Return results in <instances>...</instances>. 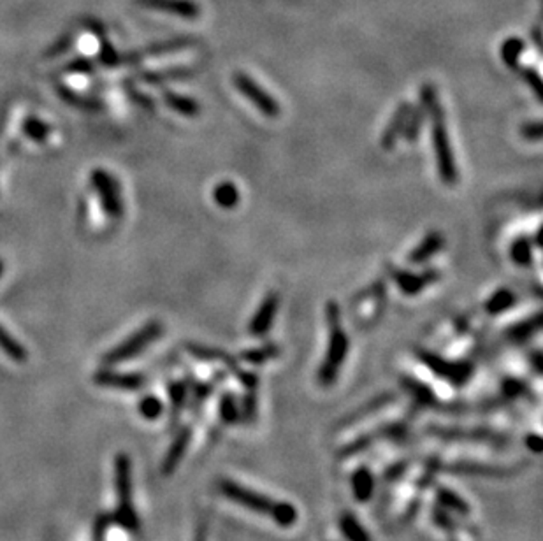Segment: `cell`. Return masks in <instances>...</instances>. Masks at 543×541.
<instances>
[{
    "label": "cell",
    "instance_id": "7c38bea8",
    "mask_svg": "<svg viewBox=\"0 0 543 541\" xmlns=\"http://www.w3.org/2000/svg\"><path fill=\"white\" fill-rule=\"evenodd\" d=\"M433 432L443 438H453V440H468L475 443H487V445H503L505 440L503 436L491 431H462V429H433Z\"/></svg>",
    "mask_w": 543,
    "mask_h": 541
},
{
    "label": "cell",
    "instance_id": "d4e9b609",
    "mask_svg": "<svg viewBox=\"0 0 543 541\" xmlns=\"http://www.w3.org/2000/svg\"><path fill=\"white\" fill-rule=\"evenodd\" d=\"M436 496H438L440 504H442L445 510L453 511V513H459V515L462 517H468L469 513H471L468 503H466L461 496H457L456 492H452L450 489H443V487H440Z\"/></svg>",
    "mask_w": 543,
    "mask_h": 541
},
{
    "label": "cell",
    "instance_id": "ac0fdd59",
    "mask_svg": "<svg viewBox=\"0 0 543 541\" xmlns=\"http://www.w3.org/2000/svg\"><path fill=\"white\" fill-rule=\"evenodd\" d=\"M187 350L190 352V355H194L195 359H201V361H220L225 366H228L231 369L236 371L237 364L227 352L218 348H211V346H203V345H187Z\"/></svg>",
    "mask_w": 543,
    "mask_h": 541
},
{
    "label": "cell",
    "instance_id": "5bb4252c",
    "mask_svg": "<svg viewBox=\"0 0 543 541\" xmlns=\"http://www.w3.org/2000/svg\"><path fill=\"white\" fill-rule=\"evenodd\" d=\"M352 490L353 497L359 503H366L373 497L375 492V476L367 467H359L352 476Z\"/></svg>",
    "mask_w": 543,
    "mask_h": 541
},
{
    "label": "cell",
    "instance_id": "5b68a950",
    "mask_svg": "<svg viewBox=\"0 0 543 541\" xmlns=\"http://www.w3.org/2000/svg\"><path fill=\"white\" fill-rule=\"evenodd\" d=\"M233 83L236 87V90L250 102L251 105H255L264 117L267 118H278L281 113V108L278 104L276 98L271 94H267L262 87H260L253 78H250L244 72H236L233 76Z\"/></svg>",
    "mask_w": 543,
    "mask_h": 541
},
{
    "label": "cell",
    "instance_id": "8d00e7d4",
    "mask_svg": "<svg viewBox=\"0 0 543 541\" xmlns=\"http://www.w3.org/2000/svg\"><path fill=\"white\" fill-rule=\"evenodd\" d=\"M0 346L8 352V355H11L12 359H16V361H22V359H25V354H22V348H19L18 345H16L15 341L11 339V336L6 334L2 329H0Z\"/></svg>",
    "mask_w": 543,
    "mask_h": 541
},
{
    "label": "cell",
    "instance_id": "d6a6232c",
    "mask_svg": "<svg viewBox=\"0 0 543 541\" xmlns=\"http://www.w3.org/2000/svg\"><path fill=\"white\" fill-rule=\"evenodd\" d=\"M139 410H141L142 417L148 418V420H155L162 415V402L158 401L157 397H147L141 401V406H139Z\"/></svg>",
    "mask_w": 543,
    "mask_h": 541
},
{
    "label": "cell",
    "instance_id": "30bf717a",
    "mask_svg": "<svg viewBox=\"0 0 543 541\" xmlns=\"http://www.w3.org/2000/svg\"><path fill=\"white\" fill-rule=\"evenodd\" d=\"M410 110H412V105H410L408 102H401V104L396 108V111H394L392 118H390L385 130H383L382 139H380V144H382V148L385 151L392 150L397 144V141H399V137L403 135V128H405Z\"/></svg>",
    "mask_w": 543,
    "mask_h": 541
},
{
    "label": "cell",
    "instance_id": "f35d334b",
    "mask_svg": "<svg viewBox=\"0 0 543 541\" xmlns=\"http://www.w3.org/2000/svg\"><path fill=\"white\" fill-rule=\"evenodd\" d=\"M531 361H533V368H535V372L536 375H542V368H543V355L540 350H535L531 355Z\"/></svg>",
    "mask_w": 543,
    "mask_h": 541
},
{
    "label": "cell",
    "instance_id": "4fadbf2b",
    "mask_svg": "<svg viewBox=\"0 0 543 541\" xmlns=\"http://www.w3.org/2000/svg\"><path fill=\"white\" fill-rule=\"evenodd\" d=\"M540 329H542V315L535 313V315L529 316V318H524L521 320V322L510 325V327L506 329V338L512 343L521 345V343H526L529 338H533Z\"/></svg>",
    "mask_w": 543,
    "mask_h": 541
},
{
    "label": "cell",
    "instance_id": "cb8c5ba5",
    "mask_svg": "<svg viewBox=\"0 0 543 541\" xmlns=\"http://www.w3.org/2000/svg\"><path fill=\"white\" fill-rule=\"evenodd\" d=\"M340 529L349 541H371L367 531L359 524L352 513H343L340 519Z\"/></svg>",
    "mask_w": 543,
    "mask_h": 541
},
{
    "label": "cell",
    "instance_id": "44dd1931",
    "mask_svg": "<svg viewBox=\"0 0 543 541\" xmlns=\"http://www.w3.org/2000/svg\"><path fill=\"white\" fill-rule=\"evenodd\" d=\"M426 117H427V113H426V110H424L422 104L410 110L408 118H406L405 128H403V135H405V139L408 141L410 144H413L415 141H419Z\"/></svg>",
    "mask_w": 543,
    "mask_h": 541
},
{
    "label": "cell",
    "instance_id": "2e32d148",
    "mask_svg": "<svg viewBox=\"0 0 543 541\" xmlns=\"http://www.w3.org/2000/svg\"><path fill=\"white\" fill-rule=\"evenodd\" d=\"M188 441H190V427H185L183 431L178 434V438L174 440V443L171 445V448H169V454L164 461V466H162L164 473H173V471L176 470L178 463H180L181 457L185 455V450H187Z\"/></svg>",
    "mask_w": 543,
    "mask_h": 541
},
{
    "label": "cell",
    "instance_id": "7402d4cb",
    "mask_svg": "<svg viewBox=\"0 0 543 541\" xmlns=\"http://www.w3.org/2000/svg\"><path fill=\"white\" fill-rule=\"evenodd\" d=\"M449 471L453 473H462V474H482V476H503V474H512L515 473V470H506V467H498V466H485V464H469V463H459L453 464L449 467Z\"/></svg>",
    "mask_w": 543,
    "mask_h": 541
},
{
    "label": "cell",
    "instance_id": "83f0119b",
    "mask_svg": "<svg viewBox=\"0 0 543 541\" xmlns=\"http://www.w3.org/2000/svg\"><path fill=\"white\" fill-rule=\"evenodd\" d=\"M271 519L280 527H292L297 522L296 506L290 503H283V501H276V506H274Z\"/></svg>",
    "mask_w": 543,
    "mask_h": 541
},
{
    "label": "cell",
    "instance_id": "e575fe53",
    "mask_svg": "<svg viewBox=\"0 0 543 541\" xmlns=\"http://www.w3.org/2000/svg\"><path fill=\"white\" fill-rule=\"evenodd\" d=\"M542 130H543L542 121L535 120L522 125L521 134L526 141H529V143H540V141H542Z\"/></svg>",
    "mask_w": 543,
    "mask_h": 541
},
{
    "label": "cell",
    "instance_id": "d6986e66",
    "mask_svg": "<svg viewBox=\"0 0 543 541\" xmlns=\"http://www.w3.org/2000/svg\"><path fill=\"white\" fill-rule=\"evenodd\" d=\"M240 190H237L236 184L231 183V181H222V183H218L217 187H215L213 200L217 206L224 207V209H233V207H236L237 204H240Z\"/></svg>",
    "mask_w": 543,
    "mask_h": 541
},
{
    "label": "cell",
    "instance_id": "52a82bcc",
    "mask_svg": "<svg viewBox=\"0 0 543 541\" xmlns=\"http://www.w3.org/2000/svg\"><path fill=\"white\" fill-rule=\"evenodd\" d=\"M160 323L158 322H151L148 323L147 327H142L137 334L132 336L127 343H124L122 346H118L111 355H109V362H120V361H127V359L135 357L139 352L147 348L151 341L158 338L160 334Z\"/></svg>",
    "mask_w": 543,
    "mask_h": 541
},
{
    "label": "cell",
    "instance_id": "ffe728a7",
    "mask_svg": "<svg viewBox=\"0 0 543 541\" xmlns=\"http://www.w3.org/2000/svg\"><path fill=\"white\" fill-rule=\"evenodd\" d=\"M278 355H280V346L274 345V343H267V345L257 346V348L243 350L240 359L251 366H260L264 362L271 361V359H276Z\"/></svg>",
    "mask_w": 543,
    "mask_h": 541
},
{
    "label": "cell",
    "instance_id": "4dcf8cb0",
    "mask_svg": "<svg viewBox=\"0 0 543 541\" xmlns=\"http://www.w3.org/2000/svg\"><path fill=\"white\" fill-rule=\"evenodd\" d=\"M99 380L106 385L120 388H139L142 385L141 376L134 375H102Z\"/></svg>",
    "mask_w": 543,
    "mask_h": 541
},
{
    "label": "cell",
    "instance_id": "484cf974",
    "mask_svg": "<svg viewBox=\"0 0 543 541\" xmlns=\"http://www.w3.org/2000/svg\"><path fill=\"white\" fill-rule=\"evenodd\" d=\"M510 259L521 267H529L533 264V245L528 237H519L510 245Z\"/></svg>",
    "mask_w": 543,
    "mask_h": 541
},
{
    "label": "cell",
    "instance_id": "d590c367",
    "mask_svg": "<svg viewBox=\"0 0 543 541\" xmlns=\"http://www.w3.org/2000/svg\"><path fill=\"white\" fill-rule=\"evenodd\" d=\"M503 392H505V395L513 399L524 397V395H528V387H526L521 380L508 378V380H505V384H503Z\"/></svg>",
    "mask_w": 543,
    "mask_h": 541
},
{
    "label": "cell",
    "instance_id": "3957f363",
    "mask_svg": "<svg viewBox=\"0 0 543 541\" xmlns=\"http://www.w3.org/2000/svg\"><path fill=\"white\" fill-rule=\"evenodd\" d=\"M417 357L433 375L449 381V384L456 385V387H462V385L468 384L469 378L473 376V371H475L471 362L449 361V359L442 357V355L435 354V352H429V350L419 348L417 350Z\"/></svg>",
    "mask_w": 543,
    "mask_h": 541
},
{
    "label": "cell",
    "instance_id": "ab89813d",
    "mask_svg": "<svg viewBox=\"0 0 543 541\" xmlns=\"http://www.w3.org/2000/svg\"><path fill=\"white\" fill-rule=\"evenodd\" d=\"M206 524H201V527L197 529V536H195V541H206Z\"/></svg>",
    "mask_w": 543,
    "mask_h": 541
},
{
    "label": "cell",
    "instance_id": "603a6c76",
    "mask_svg": "<svg viewBox=\"0 0 543 541\" xmlns=\"http://www.w3.org/2000/svg\"><path fill=\"white\" fill-rule=\"evenodd\" d=\"M401 384L408 390V394L412 395L413 401L417 402V406H433L436 402V397L431 388L420 384L419 380H413V378L405 376V378H401Z\"/></svg>",
    "mask_w": 543,
    "mask_h": 541
},
{
    "label": "cell",
    "instance_id": "9a60e30c",
    "mask_svg": "<svg viewBox=\"0 0 543 541\" xmlns=\"http://www.w3.org/2000/svg\"><path fill=\"white\" fill-rule=\"evenodd\" d=\"M517 302V295L515 292L510 289H498L491 297H489L485 304H483V309L487 315L498 316L503 315V313L508 311L510 308H513Z\"/></svg>",
    "mask_w": 543,
    "mask_h": 541
},
{
    "label": "cell",
    "instance_id": "7a4b0ae2",
    "mask_svg": "<svg viewBox=\"0 0 543 541\" xmlns=\"http://www.w3.org/2000/svg\"><path fill=\"white\" fill-rule=\"evenodd\" d=\"M326 322L327 331H329V343H327L326 357L320 366L319 384L322 387H331L336 381L350 348L349 334L341 327V311L336 301H327Z\"/></svg>",
    "mask_w": 543,
    "mask_h": 541
},
{
    "label": "cell",
    "instance_id": "6da1fadb",
    "mask_svg": "<svg viewBox=\"0 0 543 541\" xmlns=\"http://www.w3.org/2000/svg\"><path fill=\"white\" fill-rule=\"evenodd\" d=\"M420 104L424 105L427 117H431L433 127V144H435L436 166H438V174L442 181L449 187H453L459 180L457 173L456 158H453L452 144H450V135L446 130V118L443 113V108L440 104L438 92L435 85H424L420 92Z\"/></svg>",
    "mask_w": 543,
    "mask_h": 541
},
{
    "label": "cell",
    "instance_id": "ba28073f",
    "mask_svg": "<svg viewBox=\"0 0 543 541\" xmlns=\"http://www.w3.org/2000/svg\"><path fill=\"white\" fill-rule=\"evenodd\" d=\"M278 308H280V293L278 292H269L262 299V302L259 304L257 311L253 313L250 320V334L255 338H260V336H266L269 332V329L273 327L274 316H276Z\"/></svg>",
    "mask_w": 543,
    "mask_h": 541
},
{
    "label": "cell",
    "instance_id": "4316f807",
    "mask_svg": "<svg viewBox=\"0 0 543 541\" xmlns=\"http://www.w3.org/2000/svg\"><path fill=\"white\" fill-rule=\"evenodd\" d=\"M522 51H524V41H522V39H506L501 46V60L505 62L506 67L515 71V69H519V60H521Z\"/></svg>",
    "mask_w": 543,
    "mask_h": 541
},
{
    "label": "cell",
    "instance_id": "74e56055",
    "mask_svg": "<svg viewBox=\"0 0 543 541\" xmlns=\"http://www.w3.org/2000/svg\"><path fill=\"white\" fill-rule=\"evenodd\" d=\"M526 447L533 452V454H540L542 450V438L538 434H531V436L526 438Z\"/></svg>",
    "mask_w": 543,
    "mask_h": 541
},
{
    "label": "cell",
    "instance_id": "e0dca14e",
    "mask_svg": "<svg viewBox=\"0 0 543 541\" xmlns=\"http://www.w3.org/2000/svg\"><path fill=\"white\" fill-rule=\"evenodd\" d=\"M164 102L176 113L183 114V117L195 118L201 113V105L197 104L195 98L185 97V95L174 94V92H165L164 94Z\"/></svg>",
    "mask_w": 543,
    "mask_h": 541
},
{
    "label": "cell",
    "instance_id": "f1b7e54d",
    "mask_svg": "<svg viewBox=\"0 0 543 541\" xmlns=\"http://www.w3.org/2000/svg\"><path fill=\"white\" fill-rule=\"evenodd\" d=\"M194 76V71L188 67H173L165 69V71L158 72H150V74L144 76L148 83H162V81H173V79H185Z\"/></svg>",
    "mask_w": 543,
    "mask_h": 541
},
{
    "label": "cell",
    "instance_id": "277c9868",
    "mask_svg": "<svg viewBox=\"0 0 543 541\" xmlns=\"http://www.w3.org/2000/svg\"><path fill=\"white\" fill-rule=\"evenodd\" d=\"M218 489H220L222 496L227 497L228 501H233V503L240 504V506L247 508V510L253 511V513L267 517L273 515L276 501H271L269 497L262 496V494L247 489V487L233 480H220L218 481Z\"/></svg>",
    "mask_w": 543,
    "mask_h": 541
},
{
    "label": "cell",
    "instance_id": "1f68e13d",
    "mask_svg": "<svg viewBox=\"0 0 543 541\" xmlns=\"http://www.w3.org/2000/svg\"><path fill=\"white\" fill-rule=\"evenodd\" d=\"M521 76L526 83H528V87L533 90L536 101L542 104L543 102V85H542V76H540V72L536 71L535 67H524L521 71Z\"/></svg>",
    "mask_w": 543,
    "mask_h": 541
},
{
    "label": "cell",
    "instance_id": "f546056e",
    "mask_svg": "<svg viewBox=\"0 0 543 541\" xmlns=\"http://www.w3.org/2000/svg\"><path fill=\"white\" fill-rule=\"evenodd\" d=\"M220 418L224 424L231 425L240 418V410H237V402L231 392H225L220 399Z\"/></svg>",
    "mask_w": 543,
    "mask_h": 541
},
{
    "label": "cell",
    "instance_id": "8fae6325",
    "mask_svg": "<svg viewBox=\"0 0 543 541\" xmlns=\"http://www.w3.org/2000/svg\"><path fill=\"white\" fill-rule=\"evenodd\" d=\"M445 245V239H443L442 232L438 230H431V232L427 234L422 241H420L419 245L410 252L408 255V262L410 264H424L427 260L435 257L440 250L443 248Z\"/></svg>",
    "mask_w": 543,
    "mask_h": 541
},
{
    "label": "cell",
    "instance_id": "9c48e42d",
    "mask_svg": "<svg viewBox=\"0 0 543 541\" xmlns=\"http://www.w3.org/2000/svg\"><path fill=\"white\" fill-rule=\"evenodd\" d=\"M137 2L144 8L176 15L185 19H195L201 15V8L195 4L194 0H137Z\"/></svg>",
    "mask_w": 543,
    "mask_h": 541
},
{
    "label": "cell",
    "instance_id": "8992f818",
    "mask_svg": "<svg viewBox=\"0 0 543 541\" xmlns=\"http://www.w3.org/2000/svg\"><path fill=\"white\" fill-rule=\"evenodd\" d=\"M390 278L394 280V283L397 285V289L401 290L406 295H417V293L422 292L426 286L433 285V283L438 282L442 278V273L438 269H427L424 273H410V270L399 269V267L389 264L387 266Z\"/></svg>",
    "mask_w": 543,
    "mask_h": 541
},
{
    "label": "cell",
    "instance_id": "836d02e7",
    "mask_svg": "<svg viewBox=\"0 0 543 541\" xmlns=\"http://www.w3.org/2000/svg\"><path fill=\"white\" fill-rule=\"evenodd\" d=\"M185 399H187V387L183 384H174L171 387V401H173V420L176 415H180L181 406H183Z\"/></svg>",
    "mask_w": 543,
    "mask_h": 541
}]
</instances>
